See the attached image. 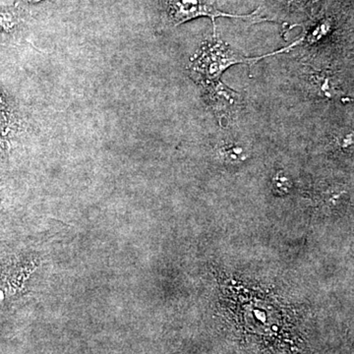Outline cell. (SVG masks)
Returning a JSON list of instances; mask_svg holds the SVG:
<instances>
[{"label": "cell", "instance_id": "1", "mask_svg": "<svg viewBox=\"0 0 354 354\" xmlns=\"http://www.w3.org/2000/svg\"><path fill=\"white\" fill-rule=\"evenodd\" d=\"M298 39L283 50L261 55L258 57H243L241 53L232 50L228 44L223 43L216 36L205 41L195 57L191 58L189 72L193 80L204 90L208 95L209 102L216 109H227L234 106L237 94L232 88H227L221 82L223 72L235 64H253L263 58L288 51L293 46L301 43Z\"/></svg>", "mask_w": 354, "mask_h": 354}, {"label": "cell", "instance_id": "2", "mask_svg": "<svg viewBox=\"0 0 354 354\" xmlns=\"http://www.w3.org/2000/svg\"><path fill=\"white\" fill-rule=\"evenodd\" d=\"M164 8V17L167 24L178 26L195 18H211L214 25V36H216V18H252L255 12L250 15H234L223 12L216 6V0H162Z\"/></svg>", "mask_w": 354, "mask_h": 354}, {"label": "cell", "instance_id": "3", "mask_svg": "<svg viewBox=\"0 0 354 354\" xmlns=\"http://www.w3.org/2000/svg\"><path fill=\"white\" fill-rule=\"evenodd\" d=\"M22 19L17 8L0 6V34L14 36L19 32Z\"/></svg>", "mask_w": 354, "mask_h": 354}, {"label": "cell", "instance_id": "4", "mask_svg": "<svg viewBox=\"0 0 354 354\" xmlns=\"http://www.w3.org/2000/svg\"><path fill=\"white\" fill-rule=\"evenodd\" d=\"M291 188V180L290 177L283 174L278 172L272 178V189L279 195L288 194Z\"/></svg>", "mask_w": 354, "mask_h": 354}, {"label": "cell", "instance_id": "5", "mask_svg": "<svg viewBox=\"0 0 354 354\" xmlns=\"http://www.w3.org/2000/svg\"><path fill=\"white\" fill-rule=\"evenodd\" d=\"M223 155L230 162H241L242 160L246 158L244 155L243 149L241 147L232 145V144L223 147Z\"/></svg>", "mask_w": 354, "mask_h": 354}, {"label": "cell", "instance_id": "6", "mask_svg": "<svg viewBox=\"0 0 354 354\" xmlns=\"http://www.w3.org/2000/svg\"><path fill=\"white\" fill-rule=\"evenodd\" d=\"M44 1V0H20V3L22 4H36L39 2Z\"/></svg>", "mask_w": 354, "mask_h": 354}, {"label": "cell", "instance_id": "7", "mask_svg": "<svg viewBox=\"0 0 354 354\" xmlns=\"http://www.w3.org/2000/svg\"><path fill=\"white\" fill-rule=\"evenodd\" d=\"M288 1L297 2V3H300V2L310 1V0H288Z\"/></svg>", "mask_w": 354, "mask_h": 354}]
</instances>
